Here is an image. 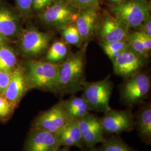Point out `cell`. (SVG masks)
I'll list each match as a JSON object with an SVG mask.
<instances>
[{
	"label": "cell",
	"instance_id": "5bb4252c",
	"mask_svg": "<svg viewBox=\"0 0 151 151\" xmlns=\"http://www.w3.org/2000/svg\"><path fill=\"white\" fill-rule=\"evenodd\" d=\"M60 147L57 134L45 130L30 129L23 151H57Z\"/></svg>",
	"mask_w": 151,
	"mask_h": 151
},
{
	"label": "cell",
	"instance_id": "8d00e7d4",
	"mask_svg": "<svg viewBox=\"0 0 151 151\" xmlns=\"http://www.w3.org/2000/svg\"><path fill=\"white\" fill-rule=\"evenodd\" d=\"M146 1H148V2H149V1H150V0H146Z\"/></svg>",
	"mask_w": 151,
	"mask_h": 151
},
{
	"label": "cell",
	"instance_id": "603a6c76",
	"mask_svg": "<svg viewBox=\"0 0 151 151\" xmlns=\"http://www.w3.org/2000/svg\"><path fill=\"white\" fill-rule=\"evenodd\" d=\"M63 40L68 45H72L81 48L83 42L74 23L60 30Z\"/></svg>",
	"mask_w": 151,
	"mask_h": 151
},
{
	"label": "cell",
	"instance_id": "277c9868",
	"mask_svg": "<svg viewBox=\"0 0 151 151\" xmlns=\"http://www.w3.org/2000/svg\"><path fill=\"white\" fill-rule=\"evenodd\" d=\"M110 14L128 29L139 28L151 17V6L146 0H125L112 4Z\"/></svg>",
	"mask_w": 151,
	"mask_h": 151
},
{
	"label": "cell",
	"instance_id": "7402d4cb",
	"mask_svg": "<svg viewBox=\"0 0 151 151\" xmlns=\"http://www.w3.org/2000/svg\"><path fill=\"white\" fill-rule=\"evenodd\" d=\"M95 151H138L127 145L119 135H111L105 138L101 145Z\"/></svg>",
	"mask_w": 151,
	"mask_h": 151
},
{
	"label": "cell",
	"instance_id": "52a82bcc",
	"mask_svg": "<svg viewBox=\"0 0 151 151\" xmlns=\"http://www.w3.org/2000/svg\"><path fill=\"white\" fill-rule=\"evenodd\" d=\"M72 120L63 100H60L52 108L39 114L33 119L30 129L45 130L57 134Z\"/></svg>",
	"mask_w": 151,
	"mask_h": 151
},
{
	"label": "cell",
	"instance_id": "484cf974",
	"mask_svg": "<svg viewBox=\"0 0 151 151\" xmlns=\"http://www.w3.org/2000/svg\"><path fill=\"white\" fill-rule=\"evenodd\" d=\"M16 108L10 103L2 94H0V122L6 123L10 120Z\"/></svg>",
	"mask_w": 151,
	"mask_h": 151
},
{
	"label": "cell",
	"instance_id": "ba28073f",
	"mask_svg": "<svg viewBox=\"0 0 151 151\" xmlns=\"http://www.w3.org/2000/svg\"><path fill=\"white\" fill-rule=\"evenodd\" d=\"M151 78L145 73H138L128 78L120 88V99L129 106L139 104L148 96Z\"/></svg>",
	"mask_w": 151,
	"mask_h": 151
},
{
	"label": "cell",
	"instance_id": "83f0119b",
	"mask_svg": "<svg viewBox=\"0 0 151 151\" xmlns=\"http://www.w3.org/2000/svg\"><path fill=\"white\" fill-rule=\"evenodd\" d=\"M76 7L82 9L87 7L100 8L99 0H65Z\"/></svg>",
	"mask_w": 151,
	"mask_h": 151
},
{
	"label": "cell",
	"instance_id": "e575fe53",
	"mask_svg": "<svg viewBox=\"0 0 151 151\" xmlns=\"http://www.w3.org/2000/svg\"><path fill=\"white\" fill-rule=\"evenodd\" d=\"M108 1H109L110 2H111L112 4H118L119 2H123L125 0H108Z\"/></svg>",
	"mask_w": 151,
	"mask_h": 151
},
{
	"label": "cell",
	"instance_id": "cb8c5ba5",
	"mask_svg": "<svg viewBox=\"0 0 151 151\" xmlns=\"http://www.w3.org/2000/svg\"><path fill=\"white\" fill-rule=\"evenodd\" d=\"M100 44L104 53L111 61L129 47L126 40L111 43L100 42Z\"/></svg>",
	"mask_w": 151,
	"mask_h": 151
},
{
	"label": "cell",
	"instance_id": "1f68e13d",
	"mask_svg": "<svg viewBox=\"0 0 151 151\" xmlns=\"http://www.w3.org/2000/svg\"><path fill=\"white\" fill-rule=\"evenodd\" d=\"M139 31L146 33L151 37V17H150L147 19L139 27Z\"/></svg>",
	"mask_w": 151,
	"mask_h": 151
},
{
	"label": "cell",
	"instance_id": "4dcf8cb0",
	"mask_svg": "<svg viewBox=\"0 0 151 151\" xmlns=\"http://www.w3.org/2000/svg\"><path fill=\"white\" fill-rule=\"evenodd\" d=\"M139 37L142 40V42L143 44L146 52L149 55V53L151 52V37L148 36L146 33L140 32L137 31Z\"/></svg>",
	"mask_w": 151,
	"mask_h": 151
},
{
	"label": "cell",
	"instance_id": "9c48e42d",
	"mask_svg": "<svg viewBox=\"0 0 151 151\" xmlns=\"http://www.w3.org/2000/svg\"><path fill=\"white\" fill-rule=\"evenodd\" d=\"M129 29L111 14L103 12L100 14L95 34L100 42L111 43L126 40Z\"/></svg>",
	"mask_w": 151,
	"mask_h": 151
},
{
	"label": "cell",
	"instance_id": "d6986e66",
	"mask_svg": "<svg viewBox=\"0 0 151 151\" xmlns=\"http://www.w3.org/2000/svg\"><path fill=\"white\" fill-rule=\"evenodd\" d=\"M63 104L72 119L78 120L91 111L88 104L82 96L72 95L68 99L63 100Z\"/></svg>",
	"mask_w": 151,
	"mask_h": 151
},
{
	"label": "cell",
	"instance_id": "f1b7e54d",
	"mask_svg": "<svg viewBox=\"0 0 151 151\" xmlns=\"http://www.w3.org/2000/svg\"><path fill=\"white\" fill-rule=\"evenodd\" d=\"M54 0H32V11L34 14L38 15L50 5Z\"/></svg>",
	"mask_w": 151,
	"mask_h": 151
},
{
	"label": "cell",
	"instance_id": "d6a6232c",
	"mask_svg": "<svg viewBox=\"0 0 151 151\" xmlns=\"http://www.w3.org/2000/svg\"><path fill=\"white\" fill-rule=\"evenodd\" d=\"M9 43L12 44L13 43L10 40H9L8 39L5 38L4 36H3L1 33H0V45L3 44Z\"/></svg>",
	"mask_w": 151,
	"mask_h": 151
},
{
	"label": "cell",
	"instance_id": "9a60e30c",
	"mask_svg": "<svg viewBox=\"0 0 151 151\" xmlns=\"http://www.w3.org/2000/svg\"><path fill=\"white\" fill-rule=\"evenodd\" d=\"M30 90L20 62L12 71L10 80L2 95L16 109Z\"/></svg>",
	"mask_w": 151,
	"mask_h": 151
},
{
	"label": "cell",
	"instance_id": "6da1fadb",
	"mask_svg": "<svg viewBox=\"0 0 151 151\" xmlns=\"http://www.w3.org/2000/svg\"><path fill=\"white\" fill-rule=\"evenodd\" d=\"M87 45L83 44L80 50L70 53L59 64V82L56 93L75 94L82 90L83 83L86 81L84 72Z\"/></svg>",
	"mask_w": 151,
	"mask_h": 151
},
{
	"label": "cell",
	"instance_id": "ac0fdd59",
	"mask_svg": "<svg viewBox=\"0 0 151 151\" xmlns=\"http://www.w3.org/2000/svg\"><path fill=\"white\" fill-rule=\"evenodd\" d=\"M135 128L141 140L147 145L151 143V103L144 104L134 115Z\"/></svg>",
	"mask_w": 151,
	"mask_h": 151
},
{
	"label": "cell",
	"instance_id": "7a4b0ae2",
	"mask_svg": "<svg viewBox=\"0 0 151 151\" xmlns=\"http://www.w3.org/2000/svg\"><path fill=\"white\" fill-rule=\"evenodd\" d=\"M22 65L31 90L56 93L59 82V63L25 59Z\"/></svg>",
	"mask_w": 151,
	"mask_h": 151
},
{
	"label": "cell",
	"instance_id": "ffe728a7",
	"mask_svg": "<svg viewBox=\"0 0 151 151\" xmlns=\"http://www.w3.org/2000/svg\"><path fill=\"white\" fill-rule=\"evenodd\" d=\"M16 49L11 44L0 45V70L12 72L20 63Z\"/></svg>",
	"mask_w": 151,
	"mask_h": 151
},
{
	"label": "cell",
	"instance_id": "4316f807",
	"mask_svg": "<svg viewBox=\"0 0 151 151\" xmlns=\"http://www.w3.org/2000/svg\"><path fill=\"white\" fill-rule=\"evenodd\" d=\"M15 7L19 12L23 22L27 21L33 15L32 0H14Z\"/></svg>",
	"mask_w": 151,
	"mask_h": 151
},
{
	"label": "cell",
	"instance_id": "5b68a950",
	"mask_svg": "<svg viewBox=\"0 0 151 151\" xmlns=\"http://www.w3.org/2000/svg\"><path fill=\"white\" fill-rule=\"evenodd\" d=\"M80 10L65 0H54L37 17L44 25L61 30L75 22Z\"/></svg>",
	"mask_w": 151,
	"mask_h": 151
},
{
	"label": "cell",
	"instance_id": "4fadbf2b",
	"mask_svg": "<svg viewBox=\"0 0 151 151\" xmlns=\"http://www.w3.org/2000/svg\"><path fill=\"white\" fill-rule=\"evenodd\" d=\"M146 58L128 48L112 61L114 73L124 78H129L140 72L145 66Z\"/></svg>",
	"mask_w": 151,
	"mask_h": 151
},
{
	"label": "cell",
	"instance_id": "3957f363",
	"mask_svg": "<svg viewBox=\"0 0 151 151\" xmlns=\"http://www.w3.org/2000/svg\"><path fill=\"white\" fill-rule=\"evenodd\" d=\"M53 35L30 24L23 27L17 38L16 51L25 59L38 60L45 55L51 44Z\"/></svg>",
	"mask_w": 151,
	"mask_h": 151
},
{
	"label": "cell",
	"instance_id": "e0dca14e",
	"mask_svg": "<svg viewBox=\"0 0 151 151\" xmlns=\"http://www.w3.org/2000/svg\"><path fill=\"white\" fill-rule=\"evenodd\" d=\"M61 147H76L83 150L85 146L82 140L78 120L73 119L57 134Z\"/></svg>",
	"mask_w": 151,
	"mask_h": 151
},
{
	"label": "cell",
	"instance_id": "2e32d148",
	"mask_svg": "<svg viewBox=\"0 0 151 151\" xmlns=\"http://www.w3.org/2000/svg\"><path fill=\"white\" fill-rule=\"evenodd\" d=\"M100 8L87 7L80 9L74 22L83 40L88 44L95 34Z\"/></svg>",
	"mask_w": 151,
	"mask_h": 151
},
{
	"label": "cell",
	"instance_id": "d4e9b609",
	"mask_svg": "<svg viewBox=\"0 0 151 151\" xmlns=\"http://www.w3.org/2000/svg\"><path fill=\"white\" fill-rule=\"evenodd\" d=\"M126 41L130 48L135 53L146 58V59L148 57L149 55L146 52L145 47L138 35L137 32L131 34L129 33L126 39Z\"/></svg>",
	"mask_w": 151,
	"mask_h": 151
},
{
	"label": "cell",
	"instance_id": "836d02e7",
	"mask_svg": "<svg viewBox=\"0 0 151 151\" xmlns=\"http://www.w3.org/2000/svg\"><path fill=\"white\" fill-rule=\"evenodd\" d=\"M70 147H63L62 148H59L57 151H70Z\"/></svg>",
	"mask_w": 151,
	"mask_h": 151
},
{
	"label": "cell",
	"instance_id": "d590c367",
	"mask_svg": "<svg viewBox=\"0 0 151 151\" xmlns=\"http://www.w3.org/2000/svg\"><path fill=\"white\" fill-rule=\"evenodd\" d=\"M83 151H90V150H87V149H85V150H83Z\"/></svg>",
	"mask_w": 151,
	"mask_h": 151
},
{
	"label": "cell",
	"instance_id": "44dd1931",
	"mask_svg": "<svg viewBox=\"0 0 151 151\" xmlns=\"http://www.w3.org/2000/svg\"><path fill=\"white\" fill-rule=\"evenodd\" d=\"M68 44L63 40H57L50 44L45 54L44 60L58 63L64 60L70 54Z\"/></svg>",
	"mask_w": 151,
	"mask_h": 151
},
{
	"label": "cell",
	"instance_id": "8fae6325",
	"mask_svg": "<svg viewBox=\"0 0 151 151\" xmlns=\"http://www.w3.org/2000/svg\"><path fill=\"white\" fill-rule=\"evenodd\" d=\"M78 120L85 147L90 151H95L97 144L101 143L105 138L101 118L89 113Z\"/></svg>",
	"mask_w": 151,
	"mask_h": 151
},
{
	"label": "cell",
	"instance_id": "f546056e",
	"mask_svg": "<svg viewBox=\"0 0 151 151\" xmlns=\"http://www.w3.org/2000/svg\"><path fill=\"white\" fill-rule=\"evenodd\" d=\"M11 72L0 70V94H2L5 91L11 78Z\"/></svg>",
	"mask_w": 151,
	"mask_h": 151
},
{
	"label": "cell",
	"instance_id": "30bf717a",
	"mask_svg": "<svg viewBox=\"0 0 151 151\" xmlns=\"http://www.w3.org/2000/svg\"><path fill=\"white\" fill-rule=\"evenodd\" d=\"M101 118L104 134L119 135L135 128L134 115L130 110H118L111 108Z\"/></svg>",
	"mask_w": 151,
	"mask_h": 151
},
{
	"label": "cell",
	"instance_id": "7c38bea8",
	"mask_svg": "<svg viewBox=\"0 0 151 151\" xmlns=\"http://www.w3.org/2000/svg\"><path fill=\"white\" fill-rule=\"evenodd\" d=\"M22 20L15 7L0 1V33L15 43L23 28Z\"/></svg>",
	"mask_w": 151,
	"mask_h": 151
},
{
	"label": "cell",
	"instance_id": "74e56055",
	"mask_svg": "<svg viewBox=\"0 0 151 151\" xmlns=\"http://www.w3.org/2000/svg\"><path fill=\"white\" fill-rule=\"evenodd\" d=\"M0 1H2V0H0Z\"/></svg>",
	"mask_w": 151,
	"mask_h": 151
},
{
	"label": "cell",
	"instance_id": "8992f818",
	"mask_svg": "<svg viewBox=\"0 0 151 151\" xmlns=\"http://www.w3.org/2000/svg\"><path fill=\"white\" fill-rule=\"evenodd\" d=\"M113 87L110 76L96 82L85 81L83 83L82 96L88 104L91 111L104 113L111 109L109 103Z\"/></svg>",
	"mask_w": 151,
	"mask_h": 151
}]
</instances>
